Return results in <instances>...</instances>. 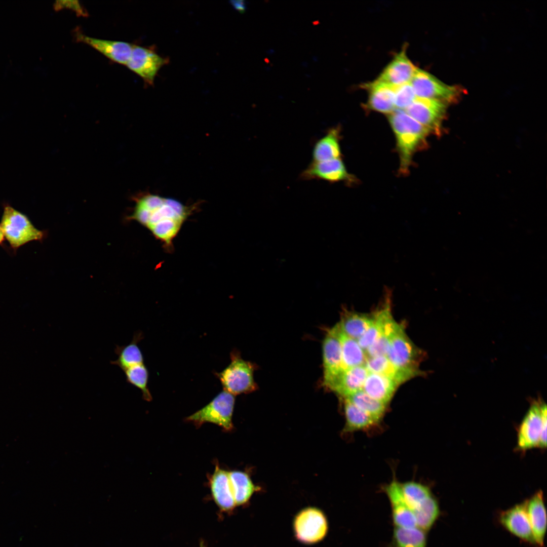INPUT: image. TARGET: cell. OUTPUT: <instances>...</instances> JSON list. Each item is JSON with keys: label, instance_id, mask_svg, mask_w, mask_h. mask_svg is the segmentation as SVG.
Instances as JSON below:
<instances>
[{"label": "cell", "instance_id": "cell-1", "mask_svg": "<svg viewBox=\"0 0 547 547\" xmlns=\"http://www.w3.org/2000/svg\"><path fill=\"white\" fill-rule=\"evenodd\" d=\"M133 200L134 208L127 219L136 221L146 228L168 253L174 251V240L199 204L187 205L176 199L150 192L138 194Z\"/></svg>", "mask_w": 547, "mask_h": 547}, {"label": "cell", "instance_id": "cell-2", "mask_svg": "<svg viewBox=\"0 0 547 547\" xmlns=\"http://www.w3.org/2000/svg\"><path fill=\"white\" fill-rule=\"evenodd\" d=\"M395 134L400 158V171L405 174L414 153L425 143L430 132L404 110L396 109L388 115Z\"/></svg>", "mask_w": 547, "mask_h": 547}, {"label": "cell", "instance_id": "cell-3", "mask_svg": "<svg viewBox=\"0 0 547 547\" xmlns=\"http://www.w3.org/2000/svg\"><path fill=\"white\" fill-rule=\"evenodd\" d=\"M0 225L5 238L14 254L20 247L30 242H42L47 236L46 231L36 228L25 214L8 203L3 205Z\"/></svg>", "mask_w": 547, "mask_h": 547}, {"label": "cell", "instance_id": "cell-4", "mask_svg": "<svg viewBox=\"0 0 547 547\" xmlns=\"http://www.w3.org/2000/svg\"><path fill=\"white\" fill-rule=\"evenodd\" d=\"M230 359L227 367L215 373L223 390L234 396L254 390L256 385L253 378V365L242 359L235 351L231 353Z\"/></svg>", "mask_w": 547, "mask_h": 547}, {"label": "cell", "instance_id": "cell-5", "mask_svg": "<svg viewBox=\"0 0 547 547\" xmlns=\"http://www.w3.org/2000/svg\"><path fill=\"white\" fill-rule=\"evenodd\" d=\"M235 402L234 395L223 390L203 408L187 417L186 420L198 426L210 422L226 431H231L233 427L232 416Z\"/></svg>", "mask_w": 547, "mask_h": 547}, {"label": "cell", "instance_id": "cell-6", "mask_svg": "<svg viewBox=\"0 0 547 547\" xmlns=\"http://www.w3.org/2000/svg\"><path fill=\"white\" fill-rule=\"evenodd\" d=\"M410 83L416 97L437 100L447 104L454 101L461 93L457 87L447 85L417 67Z\"/></svg>", "mask_w": 547, "mask_h": 547}, {"label": "cell", "instance_id": "cell-7", "mask_svg": "<svg viewBox=\"0 0 547 547\" xmlns=\"http://www.w3.org/2000/svg\"><path fill=\"white\" fill-rule=\"evenodd\" d=\"M295 535L300 542L313 544L326 535L328 524L324 514L315 507H307L299 512L293 523Z\"/></svg>", "mask_w": 547, "mask_h": 547}, {"label": "cell", "instance_id": "cell-8", "mask_svg": "<svg viewBox=\"0 0 547 547\" xmlns=\"http://www.w3.org/2000/svg\"><path fill=\"white\" fill-rule=\"evenodd\" d=\"M421 354L406 335L402 325L399 324L392 337L386 356L388 360L399 368L420 372L418 365Z\"/></svg>", "mask_w": 547, "mask_h": 547}, {"label": "cell", "instance_id": "cell-9", "mask_svg": "<svg viewBox=\"0 0 547 547\" xmlns=\"http://www.w3.org/2000/svg\"><path fill=\"white\" fill-rule=\"evenodd\" d=\"M168 62V60L160 56L154 49L133 45L126 65L141 77L146 85L151 86L158 71Z\"/></svg>", "mask_w": 547, "mask_h": 547}, {"label": "cell", "instance_id": "cell-10", "mask_svg": "<svg viewBox=\"0 0 547 547\" xmlns=\"http://www.w3.org/2000/svg\"><path fill=\"white\" fill-rule=\"evenodd\" d=\"M447 104L441 101L416 97L404 110L430 132H434L440 128Z\"/></svg>", "mask_w": 547, "mask_h": 547}, {"label": "cell", "instance_id": "cell-11", "mask_svg": "<svg viewBox=\"0 0 547 547\" xmlns=\"http://www.w3.org/2000/svg\"><path fill=\"white\" fill-rule=\"evenodd\" d=\"M544 403L534 401L524 416L519 428L517 444L526 449L538 445L542 427V407Z\"/></svg>", "mask_w": 547, "mask_h": 547}, {"label": "cell", "instance_id": "cell-12", "mask_svg": "<svg viewBox=\"0 0 547 547\" xmlns=\"http://www.w3.org/2000/svg\"><path fill=\"white\" fill-rule=\"evenodd\" d=\"M74 37L77 42L89 45L116 63L126 65L130 57L133 44L129 43L92 37L77 30Z\"/></svg>", "mask_w": 547, "mask_h": 547}, {"label": "cell", "instance_id": "cell-13", "mask_svg": "<svg viewBox=\"0 0 547 547\" xmlns=\"http://www.w3.org/2000/svg\"><path fill=\"white\" fill-rule=\"evenodd\" d=\"M300 177L303 180L318 179L329 182H350L353 180L341 159L312 162L302 172Z\"/></svg>", "mask_w": 547, "mask_h": 547}, {"label": "cell", "instance_id": "cell-14", "mask_svg": "<svg viewBox=\"0 0 547 547\" xmlns=\"http://www.w3.org/2000/svg\"><path fill=\"white\" fill-rule=\"evenodd\" d=\"M407 45L393 57L377 80L394 86L409 83L417 68L407 55Z\"/></svg>", "mask_w": 547, "mask_h": 547}, {"label": "cell", "instance_id": "cell-15", "mask_svg": "<svg viewBox=\"0 0 547 547\" xmlns=\"http://www.w3.org/2000/svg\"><path fill=\"white\" fill-rule=\"evenodd\" d=\"M500 524L508 531L524 541L535 544L526 510V502L501 513Z\"/></svg>", "mask_w": 547, "mask_h": 547}, {"label": "cell", "instance_id": "cell-16", "mask_svg": "<svg viewBox=\"0 0 547 547\" xmlns=\"http://www.w3.org/2000/svg\"><path fill=\"white\" fill-rule=\"evenodd\" d=\"M324 385L327 387L343 371L341 348L338 338L329 330L323 344Z\"/></svg>", "mask_w": 547, "mask_h": 547}, {"label": "cell", "instance_id": "cell-17", "mask_svg": "<svg viewBox=\"0 0 547 547\" xmlns=\"http://www.w3.org/2000/svg\"><path fill=\"white\" fill-rule=\"evenodd\" d=\"M363 86L368 93V99L365 104L367 108L388 114L396 110L395 86L376 79L364 84Z\"/></svg>", "mask_w": 547, "mask_h": 547}, {"label": "cell", "instance_id": "cell-18", "mask_svg": "<svg viewBox=\"0 0 547 547\" xmlns=\"http://www.w3.org/2000/svg\"><path fill=\"white\" fill-rule=\"evenodd\" d=\"M212 497L220 510L228 512L236 505L233 497L229 472L216 465L213 473L209 478Z\"/></svg>", "mask_w": 547, "mask_h": 547}, {"label": "cell", "instance_id": "cell-19", "mask_svg": "<svg viewBox=\"0 0 547 547\" xmlns=\"http://www.w3.org/2000/svg\"><path fill=\"white\" fill-rule=\"evenodd\" d=\"M385 491L391 505L395 526L405 528H416L417 525L415 516L402 495L399 483L394 481L385 487Z\"/></svg>", "mask_w": 547, "mask_h": 547}, {"label": "cell", "instance_id": "cell-20", "mask_svg": "<svg viewBox=\"0 0 547 547\" xmlns=\"http://www.w3.org/2000/svg\"><path fill=\"white\" fill-rule=\"evenodd\" d=\"M368 373L365 365L349 368L343 371L327 388L345 398L362 389Z\"/></svg>", "mask_w": 547, "mask_h": 547}, {"label": "cell", "instance_id": "cell-21", "mask_svg": "<svg viewBox=\"0 0 547 547\" xmlns=\"http://www.w3.org/2000/svg\"><path fill=\"white\" fill-rule=\"evenodd\" d=\"M526 510L535 544L542 547L546 530L547 518L541 491L536 493L526 502Z\"/></svg>", "mask_w": 547, "mask_h": 547}, {"label": "cell", "instance_id": "cell-22", "mask_svg": "<svg viewBox=\"0 0 547 547\" xmlns=\"http://www.w3.org/2000/svg\"><path fill=\"white\" fill-rule=\"evenodd\" d=\"M364 365L368 372L386 376L398 385L422 373L421 371H412L399 368L393 365L386 356L367 357Z\"/></svg>", "mask_w": 547, "mask_h": 547}, {"label": "cell", "instance_id": "cell-23", "mask_svg": "<svg viewBox=\"0 0 547 547\" xmlns=\"http://www.w3.org/2000/svg\"><path fill=\"white\" fill-rule=\"evenodd\" d=\"M340 129H329L315 144L312 152V162H324L341 159Z\"/></svg>", "mask_w": 547, "mask_h": 547}, {"label": "cell", "instance_id": "cell-24", "mask_svg": "<svg viewBox=\"0 0 547 547\" xmlns=\"http://www.w3.org/2000/svg\"><path fill=\"white\" fill-rule=\"evenodd\" d=\"M398 385L386 376L369 372L362 390L370 397L387 405Z\"/></svg>", "mask_w": 547, "mask_h": 547}, {"label": "cell", "instance_id": "cell-25", "mask_svg": "<svg viewBox=\"0 0 547 547\" xmlns=\"http://www.w3.org/2000/svg\"><path fill=\"white\" fill-rule=\"evenodd\" d=\"M331 330L338 338L341 345L343 370L364 365L367 356L357 340L342 332L337 324Z\"/></svg>", "mask_w": 547, "mask_h": 547}, {"label": "cell", "instance_id": "cell-26", "mask_svg": "<svg viewBox=\"0 0 547 547\" xmlns=\"http://www.w3.org/2000/svg\"><path fill=\"white\" fill-rule=\"evenodd\" d=\"M373 321V315L344 310L340 322L337 324L339 330L358 340L366 331Z\"/></svg>", "mask_w": 547, "mask_h": 547}, {"label": "cell", "instance_id": "cell-27", "mask_svg": "<svg viewBox=\"0 0 547 547\" xmlns=\"http://www.w3.org/2000/svg\"><path fill=\"white\" fill-rule=\"evenodd\" d=\"M141 332L135 333L131 342L126 345H116L114 352L117 359L110 362L112 365L118 366L123 371L130 366L144 363L142 351L138 346V342L142 338Z\"/></svg>", "mask_w": 547, "mask_h": 547}, {"label": "cell", "instance_id": "cell-28", "mask_svg": "<svg viewBox=\"0 0 547 547\" xmlns=\"http://www.w3.org/2000/svg\"><path fill=\"white\" fill-rule=\"evenodd\" d=\"M229 477L236 505L246 503L258 489L245 472L229 471Z\"/></svg>", "mask_w": 547, "mask_h": 547}, {"label": "cell", "instance_id": "cell-29", "mask_svg": "<svg viewBox=\"0 0 547 547\" xmlns=\"http://www.w3.org/2000/svg\"><path fill=\"white\" fill-rule=\"evenodd\" d=\"M344 409L345 417L344 432L366 429L378 422L370 415L345 398Z\"/></svg>", "mask_w": 547, "mask_h": 547}, {"label": "cell", "instance_id": "cell-30", "mask_svg": "<svg viewBox=\"0 0 547 547\" xmlns=\"http://www.w3.org/2000/svg\"><path fill=\"white\" fill-rule=\"evenodd\" d=\"M425 532L418 528L395 527L388 547H426Z\"/></svg>", "mask_w": 547, "mask_h": 547}, {"label": "cell", "instance_id": "cell-31", "mask_svg": "<svg viewBox=\"0 0 547 547\" xmlns=\"http://www.w3.org/2000/svg\"><path fill=\"white\" fill-rule=\"evenodd\" d=\"M418 528L425 531L429 530L437 520L440 510L438 503L430 496L412 511Z\"/></svg>", "mask_w": 547, "mask_h": 547}, {"label": "cell", "instance_id": "cell-32", "mask_svg": "<svg viewBox=\"0 0 547 547\" xmlns=\"http://www.w3.org/2000/svg\"><path fill=\"white\" fill-rule=\"evenodd\" d=\"M355 406L370 415L377 422L383 416L386 405L370 397L362 390L345 398Z\"/></svg>", "mask_w": 547, "mask_h": 547}, {"label": "cell", "instance_id": "cell-33", "mask_svg": "<svg viewBox=\"0 0 547 547\" xmlns=\"http://www.w3.org/2000/svg\"><path fill=\"white\" fill-rule=\"evenodd\" d=\"M399 324L393 317L387 320L378 338L365 350L367 357L386 356L392 337Z\"/></svg>", "mask_w": 547, "mask_h": 547}, {"label": "cell", "instance_id": "cell-34", "mask_svg": "<svg viewBox=\"0 0 547 547\" xmlns=\"http://www.w3.org/2000/svg\"><path fill=\"white\" fill-rule=\"evenodd\" d=\"M123 371L126 381L139 389L142 392V398L145 401H151L152 396L148 387L149 373L144 363L130 366Z\"/></svg>", "mask_w": 547, "mask_h": 547}, {"label": "cell", "instance_id": "cell-35", "mask_svg": "<svg viewBox=\"0 0 547 547\" xmlns=\"http://www.w3.org/2000/svg\"><path fill=\"white\" fill-rule=\"evenodd\" d=\"M399 486L402 495L412 511L432 495L429 488L419 483L408 482L399 483Z\"/></svg>", "mask_w": 547, "mask_h": 547}, {"label": "cell", "instance_id": "cell-36", "mask_svg": "<svg viewBox=\"0 0 547 547\" xmlns=\"http://www.w3.org/2000/svg\"><path fill=\"white\" fill-rule=\"evenodd\" d=\"M416 96L410 83L395 87L396 109L405 110L414 100Z\"/></svg>", "mask_w": 547, "mask_h": 547}, {"label": "cell", "instance_id": "cell-37", "mask_svg": "<svg viewBox=\"0 0 547 547\" xmlns=\"http://www.w3.org/2000/svg\"><path fill=\"white\" fill-rule=\"evenodd\" d=\"M56 11L63 9H69L75 12L79 16L86 17L88 13L78 1H57L53 5Z\"/></svg>", "mask_w": 547, "mask_h": 547}, {"label": "cell", "instance_id": "cell-38", "mask_svg": "<svg viewBox=\"0 0 547 547\" xmlns=\"http://www.w3.org/2000/svg\"><path fill=\"white\" fill-rule=\"evenodd\" d=\"M546 406L545 403L542 407V422L541 433L538 445L545 447L546 445Z\"/></svg>", "mask_w": 547, "mask_h": 547}, {"label": "cell", "instance_id": "cell-39", "mask_svg": "<svg viewBox=\"0 0 547 547\" xmlns=\"http://www.w3.org/2000/svg\"><path fill=\"white\" fill-rule=\"evenodd\" d=\"M234 3H235L233 4V5H234L235 8L238 9L239 11L243 12L245 10V4L244 3V2H243V1H237V2H235Z\"/></svg>", "mask_w": 547, "mask_h": 547}, {"label": "cell", "instance_id": "cell-40", "mask_svg": "<svg viewBox=\"0 0 547 547\" xmlns=\"http://www.w3.org/2000/svg\"><path fill=\"white\" fill-rule=\"evenodd\" d=\"M5 238L4 237V235L1 226L0 225V246L3 247L5 250H6L8 247H7L5 244Z\"/></svg>", "mask_w": 547, "mask_h": 547}, {"label": "cell", "instance_id": "cell-41", "mask_svg": "<svg viewBox=\"0 0 547 547\" xmlns=\"http://www.w3.org/2000/svg\"><path fill=\"white\" fill-rule=\"evenodd\" d=\"M200 547H206V546L205 545L204 542L203 541H202L200 542Z\"/></svg>", "mask_w": 547, "mask_h": 547}]
</instances>
